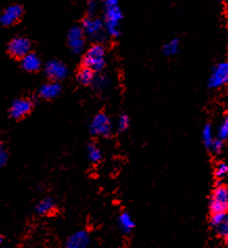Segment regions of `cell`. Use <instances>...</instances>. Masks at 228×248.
<instances>
[{
	"mask_svg": "<svg viewBox=\"0 0 228 248\" xmlns=\"http://www.w3.org/2000/svg\"><path fill=\"white\" fill-rule=\"evenodd\" d=\"M122 19V12L117 0H107L105 2V14L104 23L107 34L111 37H119L121 35L120 24Z\"/></svg>",
	"mask_w": 228,
	"mask_h": 248,
	"instance_id": "obj_1",
	"label": "cell"
},
{
	"mask_svg": "<svg viewBox=\"0 0 228 248\" xmlns=\"http://www.w3.org/2000/svg\"><path fill=\"white\" fill-rule=\"evenodd\" d=\"M84 66L92 69L94 73H101L106 66V50L100 43L90 46L83 59Z\"/></svg>",
	"mask_w": 228,
	"mask_h": 248,
	"instance_id": "obj_2",
	"label": "cell"
},
{
	"mask_svg": "<svg viewBox=\"0 0 228 248\" xmlns=\"http://www.w3.org/2000/svg\"><path fill=\"white\" fill-rule=\"evenodd\" d=\"M82 29L91 40L97 43L103 42L106 39V35H108L105 29V23L100 18L87 16L83 20Z\"/></svg>",
	"mask_w": 228,
	"mask_h": 248,
	"instance_id": "obj_3",
	"label": "cell"
},
{
	"mask_svg": "<svg viewBox=\"0 0 228 248\" xmlns=\"http://www.w3.org/2000/svg\"><path fill=\"white\" fill-rule=\"evenodd\" d=\"M210 211L213 213H227L228 211V187L218 185L213 188L210 199Z\"/></svg>",
	"mask_w": 228,
	"mask_h": 248,
	"instance_id": "obj_4",
	"label": "cell"
},
{
	"mask_svg": "<svg viewBox=\"0 0 228 248\" xmlns=\"http://www.w3.org/2000/svg\"><path fill=\"white\" fill-rule=\"evenodd\" d=\"M89 129L90 133L94 136L108 138L112 133V122L106 113L100 112L91 121Z\"/></svg>",
	"mask_w": 228,
	"mask_h": 248,
	"instance_id": "obj_5",
	"label": "cell"
},
{
	"mask_svg": "<svg viewBox=\"0 0 228 248\" xmlns=\"http://www.w3.org/2000/svg\"><path fill=\"white\" fill-rule=\"evenodd\" d=\"M228 84V61L220 62L212 69L207 85L212 89H218Z\"/></svg>",
	"mask_w": 228,
	"mask_h": 248,
	"instance_id": "obj_6",
	"label": "cell"
},
{
	"mask_svg": "<svg viewBox=\"0 0 228 248\" xmlns=\"http://www.w3.org/2000/svg\"><path fill=\"white\" fill-rule=\"evenodd\" d=\"M44 73L48 77V79L55 82H60L64 80L68 75V68L66 64L60 60H50L45 65Z\"/></svg>",
	"mask_w": 228,
	"mask_h": 248,
	"instance_id": "obj_7",
	"label": "cell"
},
{
	"mask_svg": "<svg viewBox=\"0 0 228 248\" xmlns=\"http://www.w3.org/2000/svg\"><path fill=\"white\" fill-rule=\"evenodd\" d=\"M31 43L28 38L25 37H16L13 38L8 44V50L11 56L22 59L30 53Z\"/></svg>",
	"mask_w": 228,
	"mask_h": 248,
	"instance_id": "obj_8",
	"label": "cell"
},
{
	"mask_svg": "<svg viewBox=\"0 0 228 248\" xmlns=\"http://www.w3.org/2000/svg\"><path fill=\"white\" fill-rule=\"evenodd\" d=\"M83 29L80 27H73L67 34V42L70 50L74 54H81L84 47H85V39H84Z\"/></svg>",
	"mask_w": 228,
	"mask_h": 248,
	"instance_id": "obj_9",
	"label": "cell"
},
{
	"mask_svg": "<svg viewBox=\"0 0 228 248\" xmlns=\"http://www.w3.org/2000/svg\"><path fill=\"white\" fill-rule=\"evenodd\" d=\"M32 109V102L28 99H17L10 107V115L14 120H21L30 114Z\"/></svg>",
	"mask_w": 228,
	"mask_h": 248,
	"instance_id": "obj_10",
	"label": "cell"
},
{
	"mask_svg": "<svg viewBox=\"0 0 228 248\" xmlns=\"http://www.w3.org/2000/svg\"><path fill=\"white\" fill-rule=\"evenodd\" d=\"M22 14L23 9L21 5L12 4L0 16V24L3 27H11L22 17Z\"/></svg>",
	"mask_w": 228,
	"mask_h": 248,
	"instance_id": "obj_11",
	"label": "cell"
},
{
	"mask_svg": "<svg viewBox=\"0 0 228 248\" xmlns=\"http://www.w3.org/2000/svg\"><path fill=\"white\" fill-rule=\"evenodd\" d=\"M90 245V236L86 231H79L68 237L64 248H88Z\"/></svg>",
	"mask_w": 228,
	"mask_h": 248,
	"instance_id": "obj_12",
	"label": "cell"
},
{
	"mask_svg": "<svg viewBox=\"0 0 228 248\" xmlns=\"http://www.w3.org/2000/svg\"><path fill=\"white\" fill-rule=\"evenodd\" d=\"M62 91V86L59 82L51 81L48 83L43 84L39 88V96L43 100H53L60 95Z\"/></svg>",
	"mask_w": 228,
	"mask_h": 248,
	"instance_id": "obj_13",
	"label": "cell"
},
{
	"mask_svg": "<svg viewBox=\"0 0 228 248\" xmlns=\"http://www.w3.org/2000/svg\"><path fill=\"white\" fill-rule=\"evenodd\" d=\"M41 59L34 53H29L21 59V66L25 71L29 73H35L41 68Z\"/></svg>",
	"mask_w": 228,
	"mask_h": 248,
	"instance_id": "obj_14",
	"label": "cell"
},
{
	"mask_svg": "<svg viewBox=\"0 0 228 248\" xmlns=\"http://www.w3.org/2000/svg\"><path fill=\"white\" fill-rule=\"evenodd\" d=\"M117 224H119L121 232L125 234L131 232L135 227V222L132 216L127 212H123L117 218Z\"/></svg>",
	"mask_w": 228,
	"mask_h": 248,
	"instance_id": "obj_15",
	"label": "cell"
},
{
	"mask_svg": "<svg viewBox=\"0 0 228 248\" xmlns=\"http://www.w3.org/2000/svg\"><path fill=\"white\" fill-rule=\"evenodd\" d=\"M55 207H56L55 200L50 197H46L38 202L35 210L38 215L44 216V215H48L53 212L55 210Z\"/></svg>",
	"mask_w": 228,
	"mask_h": 248,
	"instance_id": "obj_16",
	"label": "cell"
},
{
	"mask_svg": "<svg viewBox=\"0 0 228 248\" xmlns=\"http://www.w3.org/2000/svg\"><path fill=\"white\" fill-rule=\"evenodd\" d=\"M95 74L92 69H90L86 66H84L79 70V73L76 75V79L80 84L84 85V86H88V85H92Z\"/></svg>",
	"mask_w": 228,
	"mask_h": 248,
	"instance_id": "obj_17",
	"label": "cell"
},
{
	"mask_svg": "<svg viewBox=\"0 0 228 248\" xmlns=\"http://www.w3.org/2000/svg\"><path fill=\"white\" fill-rule=\"evenodd\" d=\"M180 50V40L177 38L172 39V40L166 43L162 47V54L166 57H173L176 56Z\"/></svg>",
	"mask_w": 228,
	"mask_h": 248,
	"instance_id": "obj_18",
	"label": "cell"
},
{
	"mask_svg": "<svg viewBox=\"0 0 228 248\" xmlns=\"http://www.w3.org/2000/svg\"><path fill=\"white\" fill-rule=\"evenodd\" d=\"M92 85L97 91H105L111 85V80L106 75H95Z\"/></svg>",
	"mask_w": 228,
	"mask_h": 248,
	"instance_id": "obj_19",
	"label": "cell"
},
{
	"mask_svg": "<svg viewBox=\"0 0 228 248\" xmlns=\"http://www.w3.org/2000/svg\"><path fill=\"white\" fill-rule=\"evenodd\" d=\"M201 136H202V141H203L204 147L207 150H210L211 146L213 145V141L214 140L213 127L210 125V124H206V125L203 127Z\"/></svg>",
	"mask_w": 228,
	"mask_h": 248,
	"instance_id": "obj_20",
	"label": "cell"
},
{
	"mask_svg": "<svg viewBox=\"0 0 228 248\" xmlns=\"http://www.w3.org/2000/svg\"><path fill=\"white\" fill-rule=\"evenodd\" d=\"M87 155L89 160L94 162V164L101 161L102 159V151L99 146L95 145V143H90L87 147Z\"/></svg>",
	"mask_w": 228,
	"mask_h": 248,
	"instance_id": "obj_21",
	"label": "cell"
},
{
	"mask_svg": "<svg viewBox=\"0 0 228 248\" xmlns=\"http://www.w3.org/2000/svg\"><path fill=\"white\" fill-rule=\"evenodd\" d=\"M217 139L223 141L228 139V112L225 114L222 122H221V124L218 127Z\"/></svg>",
	"mask_w": 228,
	"mask_h": 248,
	"instance_id": "obj_22",
	"label": "cell"
},
{
	"mask_svg": "<svg viewBox=\"0 0 228 248\" xmlns=\"http://www.w3.org/2000/svg\"><path fill=\"white\" fill-rule=\"evenodd\" d=\"M217 233L218 236L222 239L224 242H226L228 244V216L226 217V219L221 223V225H219L217 228Z\"/></svg>",
	"mask_w": 228,
	"mask_h": 248,
	"instance_id": "obj_23",
	"label": "cell"
},
{
	"mask_svg": "<svg viewBox=\"0 0 228 248\" xmlns=\"http://www.w3.org/2000/svg\"><path fill=\"white\" fill-rule=\"evenodd\" d=\"M228 175V165L225 162H219L216 169H214V176L219 180L224 179Z\"/></svg>",
	"mask_w": 228,
	"mask_h": 248,
	"instance_id": "obj_24",
	"label": "cell"
},
{
	"mask_svg": "<svg viewBox=\"0 0 228 248\" xmlns=\"http://www.w3.org/2000/svg\"><path fill=\"white\" fill-rule=\"evenodd\" d=\"M130 126V117L127 114L120 115L116 122V128L120 132H125Z\"/></svg>",
	"mask_w": 228,
	"mask_h": 248,
	"instance_id": "obj_25",
	"label": "cell"
},
{
	"mask_svg": "<svg viewBox=\"0 0 228 248\" xmlns=\"http://www.w3.org/2000/svg\"><path fill=\"white\" fill-rule=\"evenodd\" d=\"M227 214L226 213H213L211 214V219H210V223L213 227L217 228L221 223L226 219Z\"/></svg>",
	"mask_w": 228,
	"mask_h": 248,
	"instance_id": "obj_26",
	"label": "cell"
},
{
	"mask_svg": "<svg viewBox=\"0 0 228 248\" xmlns=\"http://www.w3.org/2000/svg\"><path fill=\"white\" fill-rule=\"evenodd\" d=\"M223 147H224V141L216 138V139H214V140L213 141V145L211 146L210 151H212L213 153L219 154V153L222 152Z\"/></svg>",
	"mask_w": 228,
	"mask_h": 248,
	"instance_id": "obj_27",
	"label": "cell"
},
{
	"mask_svg": "<svg viewBox=\"0 0 228 248\" xmlns=\"http://www.w3.org/2000/svg\"><path fill=\"white\" fill-rule=\"evenodd\" d=\"M8 160H9V154L6 152L3 143L0 142V168H2L8 164Z\"/></svg>",
	"mask_w": 228,
	"mask_h": 248,
	"instance_id": "obj_28",
	"label": "cell"
},
{
	"mask_svg": "<svg viewBox=\"0 0 228 248\" xmlns=\"http://www.w3.org/2000/svg\"><path fill=\"white\" fill-rule=\"evenodd\" d=\"M95 12H96L95 0H90V1L87 3V16L94 17Z\"/></svg>",
	"mask_w": 228,
	"mask_h": 248,
	"instance_id": "obj_29",
	"label": "cell"
},
{
	"mask_svg": "<svg viewBox=\"0 0 228 248\" xmlns=\"http://www.w3.org/2000/svg\"><path fill=\"white\" fill-rule=\"evenodd\" d=\"M95 1H103V2H106L107 0H95Z\"/></svg>",
	"mask_w": 228,
	"mask_h": 248,
	"instance_id": "obj_30",
	"label": "cell"
},
{
	"mask_svg": "<svg viewBox=\"0 0 228 248\" xmlns=\"http://www.w3.org/2000/svg\"><path fill=\"white\" fill-rule=\"evenodd\" d=\"M1 244H2V238L0 237V246H1Z\"/></svg>",
	"mask_w": 228,
	"mask_h": 248,
	"instance_id": "obj_31",
	"label": "cell"
},
{
	"mask_svg": "<svg viewBox=\"0 0 228 248\" xmlns=\"http://www.w3.org/2000/svg\"><path fill=\"white\" fill-rule=\"evenodd\" d=\"M221 1H224V0H221Z\"/></svg>",
	"mask_w": 228,
	"mask_h": 248,
	"instance_id": "obj_32",
	"label": "cell"
}]
</instances>
